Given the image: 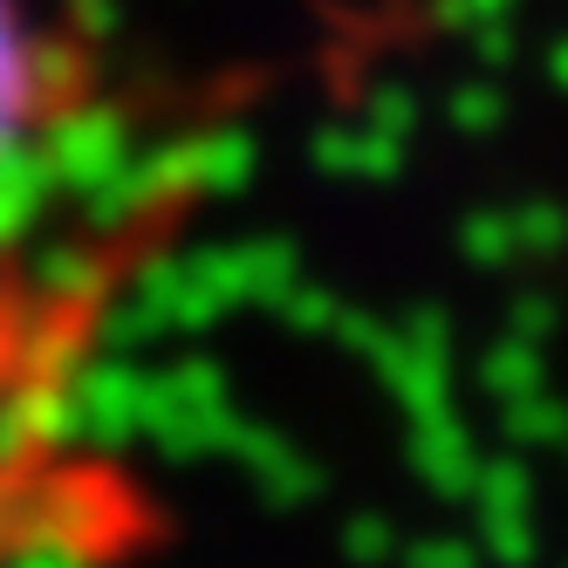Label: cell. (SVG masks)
Returning <instances> with one entry per match:
<instances>
[{"label":"cell","instance_id":"cell-1","mask_svg":"<svg viewBox=\"0 0 568 568\" xmlns=\"http://www.w3.org/2000/svg\"><path fill=\"white\" fill-rule=\"evenodd\" d=\"M206 172V165H199ZM192 165H151L131 179H103L90 233L75 240H0V384L28 363H42L69 343H124L131 308L144 302L158 261H124V247L151 240L185 199L199 192ZM116 527V500L90 466L0 479V555L21 548H75L103 555Z\"/></svg>","mask_w":568,"mask_h":568},{"label":"cell","instance_id":"cell-2","mask_svg":"<svg viewBox=\"0 0 568 568\" xmlns=\"http://www.w3.org/2000/svg\"><path fill=\"white\" fill-rule=\"evenodd\" d=\"M116 116L97 103V62L34 8L0 0V172H55L90 192L110 179Z\"/></svg>","mask_w":568,"mask_h":568}]
</instances>
